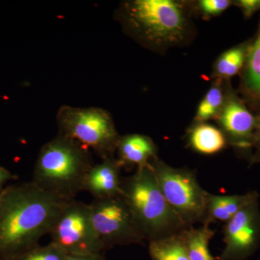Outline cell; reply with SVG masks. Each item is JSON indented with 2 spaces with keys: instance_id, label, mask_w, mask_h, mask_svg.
Returning <instances> with one entry per match:
<instances>
[{
  "instance_id": "cell-26",
  "label": "cell",
  "mask_w": 260,
  "mask_h": 260,
  "mask_svg": "<svg viewBox=\"0 0 260 260\" xmlns=\"http://www.w3.org/2000/svg\"><path fill=\"white\" fill-rule=\"evenodd\" d=\"M3 190L0 192V208H1L2 202H3Z\"/></svg>"
},
{
  "instance_id": "cell-23",
  "label": "cell",
  "mask_w": 260,
  "mask_h": 260,
  "mask_svg": "<svg viewBox=\"0 0 260 260\" xmlns=\"http://www.w3.org/2000/svg\"><path fill=\"white\" fill-rule=\"evenodd\" d=\"M255 150L254 155H252L251 160L253 162H260V116L259 124L256 128L255 138H254V145L253 148Z\"/></svg>"
},
{
  "instance_id": "cell-13",
  "label": "cell",
  "mask_w": 260,
  "mask_h": 260,
  "mask_svg": "<svg viewBox=\"0 0 260 260\" xmlns=\"http://www.w3.org/2000/svg\"><path fill=\"white\" fill-rule=\"evenodd\" d=\"M116 152L121 167L148 165L157 158V148L151 138L144 135L130 134L120 137Z\"/></svg>"
},
{
  "instance_id": "cell-21",
  "label": "cell",
  "mask_w": 260,
  "mask_h": 260,
  "mask_svg": "<svg viewBox=\"0 0 260 260\" xmlns=\"http://www.w3.org/2000/svg\"><path fill=\"white\" fill-rule=\"evenodd\" d=\"M232 4L230 0H201L198 3V8L202 15L209 18L221 14Z\"/></svg>"
},
{
  "instance_id": "cell-8",
  "label": "cell",
  "mask_w": 260,
  "mask_h": 260,
  "mask_svg": "<svg viewBox=\"0 0 260 260\" xmlns=\"http://www.w3.org/2000/svg\"><path fill=\"white\" fill-rule=\"evenodd\" d=\"M88 205L94 230L104 249L145 240L121 195L95 200Z\"/></svg>"
},
{
  "instance_id": "cell-10",
  "label": "cell",
  "mask_w": 260,
  "mask_h": 260,
  "mask_svg": "<svg viewBox=\"0 0 260 260\" xmlns=\"http://www.w3.org/2000/svg\"><path fill=\"white\" fill-rule=\"evenodd\" d=\"M259 237L260 213L256 200L225 223L224 257L247 254L255 246Z\"/></svg>"
},
{
  "instance_id": "cell-27",
  "label": "cell",
  "mask_w": 260,
  "mask_h": 260,
  "mask_svg": "<svg viewBox=\"0 0 260 260\" xmlns=\"http://www.w3.org/2000/svg\"><path fill=\"white\" fill-rule=\"evenodd\" d=\"M259 10H260V0H259Z\"/></svg>"
},
{
  "instance_id": "cell-4",
  "label": "cell",
  "mask_w": 260,
  "mask_h": 260,
  "mask_svg": "<svg viewBox=\"0 0 260 260\" xmlns=\"http://www.w3.org/2000/svg\"><path fill=\"white\" fill-rule=\"evenodd\" d=\"M121 196L143 238L150 242L188 228L164 198L150 164L138 167L132 177L122 181Z\"/></svg>"
},
{
  "instance_id": "cell-9",
  "label": "cell",
  "mask_w": 260,
  "mask_h": 260,
  "mask_svg": "<svg viewBox=\"0 0 260 260\" xmlns=\"http://www.w3.org/2000/svg\"><path fill=\"white\" fill-rule=\"evenodd\" d=\"M215 119L234 148L242 152L252 150L259 116L254 115L230 86L224 89L223 106Z\"/></svg>"
},
{
  "instance_id": "cell-20",
  "label": "cell",
  "mask_w": 260,
  "mask_h": 260,
  "mask_svg": "<svg viewBox=\"0 0 260 260\" xmlns=\"http://www.w3.org/2000/svg\"><path fill=\"white\" fill-rule=\"evenodd\" d=\"M68 254L59 246L50 242L45 246H37L9 260H67Z\"/></svg>"
},
{
  "instance_id": "cell-17",
  "label": "cell",
  "mask_w": 260,
  "mask_h": 260,
  "mask_svg": "<svg viewBox=\"0 0 260 260\" xmlns=\"http://www.w3.org/2000/svg\"><path fill=\"white\" fill-rule=\"evenodd\" d=\"M249 42L225 51L215 61L213 75L216 79H227L241 73L245 64Z\"/></svg>"
},
{
  "instance_id": "cell-18",
  "label": "cell",
  "mask_w": 260,
  "mask_h": 260,
  "mask_svg": "<svg viewBox=\"0 0 260 260\" xmlns=\"http://www.w3.org/2000/svg\"><path fill=\"white\" fill-rule=\"evenodd\" d=\"M181 232L150 242L149 250L152 258L154 260H190Z\"/></svg>"
},
{
  "instance_id": "cell-6",
  "label": "cell",
  "mask_w": 260,
  "mask_h": 260,
  "mask_svg": "<svg viewBox=\"0 0 260 260\" xmlns=\"http://www.w3.org/2000/svg\"><path fill=\"white\" fill-rule=\"evenodd\" d=\"M150 166L164 198L186 226L206 223L208 193L200 186L194 174L172 167L158 158Z\"/></svg>"
},
{
  "instance_id": "cell-22",
  "label": "cell",
  "mask_w": 260,
  "mask_h": 260,
  "mask_svg": "<svg viewBox=\"0 0 260 260\" xmlns=\"http://www.w3.org/2000/svg\"><path fill=\"white\" fill-rule=\"evenodd\" d=\"M235 4L242 10L246 18H250L259 10V0H239Z\"/></svg>"
},
{
  "instance_id": "cell-5",
  "label": "cell",
  "mask_w": 260,
  "mask_h": 260,
  "mask_svg": "<svg viewBox=\"0 0 260 260\" xmlns=\"http://www.w3.org/2000/svg\"><path fill=\"white\" fill-rule=\"evenodd\" d=\"M58 134L74 140L102 159L113 157L119 136L110 113L98 107L62 106L56 114Z\"/></svg>"
},
{
  "instance_id": "cell-16",
  "label": "cell",
  "mask_w": 260,
  "mask_h": 260,
  "mask_svg": "<svg viewBox=\"0 0 260 260\" xmlns=\"http://www.w3.org/2000/svg\"><path fill=\"white\" fill-rule=\"evenodd\" d=\"M190 260H214L210 254L209 242L215 232L205 223L200 228L188 227L181 232Z\"/></svg>"
},
{
  "instance_id": "cell-11",
  "label": "cell",
  "mask_w": 260,
  "mask_h": 260,
  "mask_svg": "<svg viewBox=\"0 0 260 260\" xmlns=\"http://www.w3.org/2000/svg\"><path fill=\"white\" fill-rule=\"evenodd\" d=\"M121 165L117 159L109 157L94 164L84 182V191H88L95 200L121 196L122 181L120 177Z\"/></svg>"
},
{
  "instance_id": "cell-14",
  "label": "cell",
  "mask_w": 260,
  "mask_h": 260,
  "mask_svg": "<svg viewBox=\"0 0 260 260\" xmlns=\"http://www.w3.org/2000/svg\"><path fill=\"white\" fill-rule=\"evenodd\" d=\"M257 200L256 192L244 195H215L208 193L207 199V223L214 220L226 222L246 205Z\"/></svg>"
},
{
  "instance_id": "cell-24",
  "label": "cell",
  "mask_w": 260,
  "mask_h": 260,
  "mask_svg": "<svg viewBox=\"0 0 260 260\" xmlns=\"http://www.w3.org/2000/svg\"><path fill=\"white\" fill-rule=\"evenodd\" d=\"M16 179V177L12 174L10 171L0 167V192L3 190V186L8 181Z\"/></svg>"
},
{
  "instance_id": "cell-15",
  "label": "cell",
  "mask_w": 260,
  "mask_h": 260,
  "mask_svg": "<svg viewBox=\"0 0 260 260\" xmlns=\"http://www.w3.org/2000/svg\"><path fill=\"white\" fill-rule=\"evenodd\" d=\"M189 144L198 153L213 155L226 146V138L221 129L207 123H196L189 132Z\"/></svg>"
},
{
  "instance_id": "cell-3",
  "label": "cell",
  "mask_w": 260,
  "mask_h": 260,
  "mask_svg": "<svg viewBox=\"0 0 260 260\" xmlns=\"http://www.w3.org/2000/svg\"><path fill=\"white\" fill-rule=\"evenodd\" d=\"M94 162L90 150L74 140L58 134L41 148L32 182L66 200L84 191V182Z\"/></svg>"
},
{
  "instance_id": "cell-2",
  "label": "cell",
  "mask_w": 260,
  "mask_h": 260,
  "mask_svg": "<svg viewBox=\"0 0 260 260\" xmlns=\"http://www.w3.org/2000/svg\"><path fill=\"white\" fill-rule=\"evenodd\" d=\"M116 16L129 36L150 49L179 45L190 32L185 5L174 0L126 1Z\"/></svg>"
},
{
  "instance_id": "cell-1",
  "label": "cell",
  "mask_w": 260,
  "mask_h": 260,
  "mask_svg": "<svg viewBox=\"0 0 260 260\" xmlns=\"http://www.w3.org/2000/svg\"><path fill=\"white\" fill-rule=\"evenodd\" d=\"M71 200L41 189L32 181L3 189L0 208V259L9 260L39 246L50 234Z\"/></svg>"
},
{
  "instance_id": "cell-12",
  "label": "cell",
  "mask_w": 260,
  "mask_h": 260,
  "mask_svg": "<svg viewBox=\"0 0 260 260\" xmlns=\"http://www.w3.org/2000/svg\"><path fill=\"white\" fill-rule=\"evenodd\" d=\"M241 73L243 100L260 116V21L255 37L249 42L245 64Z\"/></svg>"
},
{
  "instance_id": "cell-28",
  "label": "cell",
  "mask_w": 260,
  "mask_h": 260,
  "mask_svg": "<svg viewBox=\"0 0 260 260\" xmlns=\"http://www.w3.org/2000/svg\"><path fill=\"white\" fill-rule=\"evenodd\" d=\"M0 260H1V259H0Z\"/></svg>"
},
{
  "instance_id": "cell-25",
  "label": "cell",
  "mask_w": 260,
  "mask_h": 260,
  "mask_svg": "<svg viewBox=\"0 0 260 260\" xmlns=\"http://www.w3.org/2000/svg\"><path fill=\"white\" fill-rule=\"evenodd\" d=\"M67 260H104V256L103 253L92 255H69Z\"/></svg>"
},
{
  "instance_id": "cell-7",
  "label": "cell",
  "mask_w": 260,
  "mask_h": 260,
  "mask_svg": "<svg viewBox=\"0 0 260 260\" xmlns=\"http://www.w3.org/2000/svg\"><path fill=\"white\" fill-rule=\"evenodd\" d=\"M49 235L51 242L59 246L68 255L104 252L94 230L89 205L76 200L68 203Z\"/></svg>"
},
{
  "instance_id": "cell-19",
  "label": "cell",
  "mask_w": 260,
  "mask_h": 260,
  "mask_svg": "<svg viewBox=\"0 0 260 260\" xmlns=\"http://www.w3.org/2000/svg\"><path fill=\"white\" fill-rule=\"evenodd\" d=\"M223 80L215 79L211 86L200 103L197 110L194 121L203 123L209 119L216 118L223 106L224 88Z\"/></svg>"
}]
</instances>
